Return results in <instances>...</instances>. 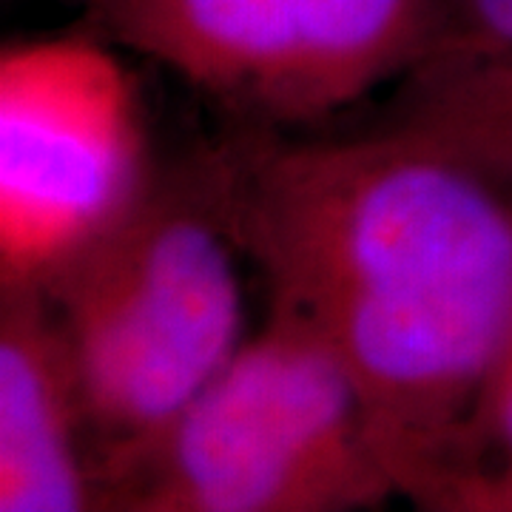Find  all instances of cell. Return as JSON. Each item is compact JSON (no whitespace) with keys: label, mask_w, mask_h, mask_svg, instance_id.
Here are the masks:
<instances>
[{"label":"cell","mask_w":512,"mask_h":512,"mask_svg":"<svg viewBox=\"0 0 512 512\" xmlns=\"http://www.w3.org/2000/svg\"><path fill=\"white\" fill-rule=\"evenodd\" d=\"M271 308L328 345L399 495L436 510L512 333V183L427 128L333 140L231 126L200 151Z\"/></svg>","instance_id":"obj_1"},{"label":"cell","mask_w":512,"mask_h":512,"mask_svg":"<svg viewBox=\"0 0 512 512\" xmlns=\"http://www.w3.org/2000/svg\"><path fill=\"white\" fill-rule=\"evenodd\" d=\"M399 498L356 382L291 313L205 387L111 495L117 512H356Z\"/></svg>","instance_id":"obj_3"},{"label":"cell","mask_w":512,"mask_h":512,"mask_svg":"<svg viewBox=\"0 0 512 512\" xmlns=\"http://www.w3.org/2000/svg\"><path fill=\"white\" fill-rule=\"evenodd\" d=\"M106 510L69 350L40 288L0 291V512Z\"/></svg>","instance_id":"obj_6"},{"label":"cell","mask_w":512,"mask_h":512,"mask_svg":"<svg viewBox=\"0 0 512 512\" xmlns=\"http://www.w3.org/2000/svg\"><path fill=\"white\" fill-rule=\"evenodd\" d=\"M239 259L194 154L154 168L126 214L40 288L69 350L106 510L242 348Z\"/></svg>","instance_id":"obj_2"},{"label":"cell","mask_w":512,"mask_h":512,"mask_svg":"<svg viewBox=\"0 0 512 512\" xmlns=\"http://www.w3.org/2000/svg\"><path fill=\"white\" fill-rule=\"evenodd\" d=\"M86 29L165 66L237 126L328 120L447 49L450 0H72Z\"/></svg>","instance_id":"obj_4"},{"label":"cell","mask_w":512,"mask_h":512,"mask_svg":"<svg viewBox=\"0 0 512 512\" xmlns=\"http://www.w3.org/2000/svg\"><path fill=\"white\" fill-rule=\"evenodd\" d=\"M402 89V123L427 128L512 177V57L436 60Z\"/></svg>","instance_id":"obj_7"},{"label":"cell","mask_w":512,"mask_h":512,"mask_svg":"<svg viewBox=\"0 0 512 512\" xmlns=\"http://www.w3.org/2000/svg\"><path fill=\"white\" fill-rule=\"evenodd\" d=\"M154 174L137 80L83 32L0 52V291L46 288Z\"/></svg>","instance_id":"obj_5"},{"label":"cell","mask_w":512,"mask_h":512,"mask_svg":"<svg viewBox=\"0 0 512 512\" xmlns=\"http://www.w3.org/2000/svg\"><path fill=\"white\" fill-rule=\"evenodd\" d=\"M436 512H512V461L481 464L458 476Z\"/></svg>","instance_id":"obj_10"},{"label":"cell","mask_w":512,"mask_h":512,"mask_svg":"<svg viewBox=\"0 0 512 512\" xmlns=\"http://www.w3.org/2000/svg\"><path fill=\"white\" fill-rule=\"evenodd\" d=\"M495 461H512V333L484 382L476 413L470 421L467 470L481 467V464H495Z\"/></svg>","instance_id":"obj_8"},{"label":"cell","mask_w":512,"mask_h":512,"mask_svg":"<svg viewBox=\"0 0 512 512\" xmlns=\"http://www.w3.org/2000/svg\"><path fill=\"white\" fill-rule=\"evenodd\" d=\"M444 57H512V0H450Z\"/></svg>","instance_id":"obj_9"}]
</instances>
